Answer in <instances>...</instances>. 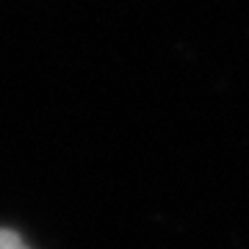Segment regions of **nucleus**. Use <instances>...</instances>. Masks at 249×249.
Wrapping results in <instances>:
<instances>
[{"label":"nucleus","mask_w":249,"mask_h":249,"mask_svg":"<svg viewBox=\"0 0 249 249\" xmlns=\"http://www.w3.org/2000/svg\"><path fill=\"white\" fill-rule=\"evenodd\" d=\"M0 249H28V244L14 230H3L0 227Z\"/></svg>","instance_id":"1"}]
</instances>
